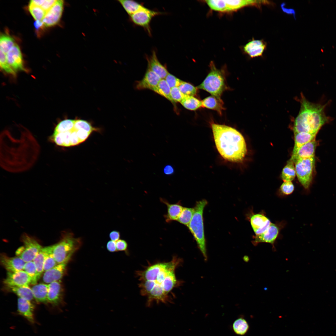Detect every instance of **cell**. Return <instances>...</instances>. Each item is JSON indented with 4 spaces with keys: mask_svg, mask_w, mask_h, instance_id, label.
<instances>
[{
    "mask_svg": "<svg viewBox=\"0 0 336 336\" xmlns=\"http://www.w3.org/2000/svg\"><path fill=\"white\" fill-rule=\"evenodd\" d=\"M165 78V80L170 88L178 87L183 82L170 73L168 74Z\"/></svg>",
    "mask_w": 336,
    "mask_h": 336,
    "instance_id": "cell-46",
    "label": "cell"
},
{
    "mask_svg": "<svg viewBox=\"0 0 336 336\" xmlns=\"http://www.w3.org/2000/svg\"><path fill=\"white\" fill-rule=\"evenodd\" d=\"M301 103L300 110L294 120V134L302 132L317 133L329 120L324 112L326 105L311 103L303 96Z\"/></svg>",
    "mask_w": 336,
    "mask_h": 336,
    "instance_id": "cell-3",
    "label": "cell"
},
{
    "mask_svg": "<svg viewBox=\"0 0 336 336\" xmlns=\"http://www.w3.org/2000/svg\"><path fill=\"white\" fill-rule=\"evenodd\" d=\"M202 102V107L216 111L220 115L224 110V103L221 98L212 95L204 98Z\"/></svg>",
    "mask_w": 336,
    "mask_h": 336,
    "instance_id": "cell-24",
    "label": "cell"
},
{
    "mask_svg": "<svg viewBox=\"0 0 336 336\" xmlns=\"http://www.w3.org/2000/svg\"><path fill=\"white\" fill-rule=\"evenodd\" d=\"M163 172L165 174L170 175L173 174L174 172V169L173 167L170 165L165 166L163 169Z\"/></svg>",
    "mask_w": 336,
    "mask_h": 336,
    "instance_id": "cell-55",
    "label": "cell"
},
{
    "mask_svg": "<svg viewBox=\"0 0 336 336\" xmlns=\"http://www.w3.org/2000/svg\"><path fill=\"white\" fill-rule=\"evenodd\" d=\"M161 80L157 74L147 67L144 77L141 81L138 82L136 87L138 90L148 89L153 91Z\"/></svg>",
    "mask_w": 336,
    "mask_h": 336,
    "instance_id": "cell-15",
    "label": "cell"
},
{
    "mask_svg": "<svg viewBox=\"0 0 336 336\" xmlns=\"http://www.w3.org/2000/svg\"><path fill=\"white\" fill-rule=\"evenodd\" d=\"M279 232V229L278 226L271 223L269 227L264 232L260 235H256L253 243L256 245L260 243L265 242L273 245Z\"/></svg>",
    "mask_w": 336,
    "mask_h": 336,
    "instance_id": "cell-16",
    "label": "cell"
},
{
    "mask_svg": "<svg viewBox=\"0 0 336 336\" xmlns=\"http://www.w3.org/2000/svg\"><path fill=\"white\" fill-rule=\"evenodd\" d=\"M48 250V246L42 247L35 256L33 261L37 270L39 277L44 272V264Z\"/></svg>",
    "mask_w": 336,
    "mask_h": 336,
    "instance_id": "cell-31",
    "label": "cell"
},
{
    "mask_svg": "<svg viewBox=\"0 0 336 336\" xmlns=\"http://www.w3.org/2000/svg\"><path fill=\"white\" fill-rule=\"evenodd\" d=\"M48 284L40 283L31 288L34 299L37 302L44 303L48 302Z\"/></svg>",
    "mask_w": 336,
    "mask_h": 336,
    "instance_id": "cell-25",
    "label": "cell"
},
{
    "mask_svg": "<svg viewBox=\"0 0 336 336\" xmlns=\"http://www.w3.org/2000/svg\"><path fill=\"white\" fill-rule=\"evenodd\" d=\"M209 66V72L202 83L196 87L221 98L222 93L227 89L224 73L217 68L212 62L210 63Z\"/></svg>",
    "mask_w": 336,
    "mask_h": 336,
    "instance_id": "cell-6",
    "label": "cell"
},
{
    "mask_svg": "<svg viewBox=\"0 0 336 336\" xmlns=\"http://www.w3.org/2000/svg\"><path fill=\"white\" fill-rule=\"evenodd\" d=\"M73 129L75 130H82L90 133L97 130L89 122L80 119L75 120Z\"/></svg>",
    "mask_w": 336,
    "mask_h": 336,
    "instance_id": "cell-41",
    "label": "cell"
},
{
    "mask_svg": "<svg viewBox=\"0 0 336 336\" xmlns=\"http://www.w3.org/2000/svg\"><path fill=\"white\" fill-rule=\"evenodd\" d=\"M67 263L58 264L51 269L44 272L42 280L44 283L49 284L60 281L65 273Z\"/></svg>",
    "mask_w": 336,
    "mask_h": 336,
    "instance_id": "cell-18",
    "label": "cell"
},
{
    "mask_svg": "<svg viewBox=\"0 0 336 336\" xmlns=\"http://www.w3.org/2000/svg\"><path fill=\"white\" fill-rule=\"evenodd\" d=\"M232 328L236 334L244 335L248 331L249 325L245 320L240 318L235 321L232 325Z\"/></svg>",
    "mask_w": 336,
    "mask_h": 336,
    "instance_id": "cell-35",
    "label": "cell"
},
{
    "mask_svg": "<svg viewBox=\"0 0 336 336\" xmlns=\"http://www.w3.org/2000/svg\"><path fill=\"white\" fill-rule=\"evenodd\" d=\"M170 94L172 99L175 102L180 103L186 96L180 91L178 87L171 88Z\"/></svg>",
    "mask_w": 336,
    "mask_h": 336,
    "instance_id": "cell-45",
    "label": "cell"
},
{
    "mask_svg": "<svg viewBox=\"0 0 336 336\" xmlns=\"http://www.w3.org/2000/svg\"><path fill=\"white\" fill-rule=\"evenodd\" d=\"M317 133L302 132L294 134V145L292 154L305 144L315 139Z\"/></svg>",
    "mask_w": 336,
    "mask_h": 336,
    "instance_id": "cell-27",
    "label": "cell"
},
{
    "mask_svg": "<svg viewBox=\"0 0 336 336\" xmlns=\"http://www.w3.org/2000/svg\"><path fill=\"white\" fill-rule=\"evenodd\" d=\"M5 289L7 291L12 292L19 297L31 301L34 299L31 288L29 286H13L5 285Z\"/></svg>",
    "mask_w": 336,
    "mask_h": 336,
    "instance_id": "cell-26",
    "label": "cell"
},
{
    "mask_svg": "<svg viewBox=\"0 0 336 336\" xmlns=\"http://www.w3.org/2000/svg\"><path fill=\"white\" fill-rule=\"evenodd\" d=\"M75 120L66 119L63 120L57 125L54 133L64 132L73 130Z\"/></svg>",
    "mask_w": 336,
    "mask_h": 336,
    "instance_id": "cell-38",
    "label": "cell"
},
{
    "mask_svg": "<svg viewBox=\"0 0 336 336\" xmlns=\"http://www.w3.org/2000/svg\"><path fill=\"white\" fill-rule=\"evenodd\" d=\"M294 163L290 159L287 164L283 168L281 178L284 181H292L296 175V171Z\"/></svg>",
    "mask_w": 336,
    "mask_h": 336,
    "instance_id": "cell-33",
    "label": "cell"
},
{
    "mask_svg": "<svg viewBox=\"0 0 336 336\" xmlns=\"http://www.w3.org/2000/svg\"><path fill=\"white\" fill-rule=\"evenodd\" d=\"M58 264L53 254L52 245L48 246V250L44 264V272L51 269Z\"/></svg>",
    "mask_w": 336,
    "mask_h": 336,
    "instance_id": "cell-40",
    "label": "cell"
},
{
    "mask_svg": "<svg viewBox=\"0 0 336 336\" xmlns=\"http://www.w3.org/2000/svg\"><path fill=\"white\" fill-rule=\"evenodd\" d=\"M178 87L180 91L185 95L194 96L197 93V87L187 82L183 81Z\"/></svg>",
    "mask_w": 336,
    "mask_h": 336,
    "instance_id": "cell-42",
    "label": "cell"
},
{
    "mask_svg": "<svg viewBox=\"0 0 336 336\" xmlns=\"http://www.w3.org/2000/svg\"><path fill=\"white\" fill-rule=\"evenodd\" d=\"M48 302L58 305L61 302L62 297V288L60 280L48 284Z\"/></svg>",
    "mask_w": 336,
    "mask_h": 336,
    "instance_id": "cell-21",
    "label": "cell"
},
{
    "mask_svg": "<svg viewBox=\"0 0 336 336\" xmlns=\"http://www.w3.org/2000/svg\"><path fill=\"white\" fill-rule=\"evenodd\" d=\"M207 202L203 199L197 202L194 208V212L188 227L193 235L205 261H207L205 240L204 234L203 213Z\"/></svg>",
    "mask_w": 336,
    "mask_h": 336,
    "instance_id": "cell-5",
    "label": "cell"
},
{
    "mask_svg": "<svg viewBox=\"0 0 336 336\" xmlns=\"http://www.w3.org/2000/svg\"><path fill=\"white\" fill-rule=\"evenodd\" d=\"M116 246L117 251H125L127 249L128 244L125 240L119 239L116 242Z\"/></svg>",
    "mask_w": 336,
    "mask_h": 336,
    "instance_id": "cell-48",
    "label": "cell"
},
{
    "mask_svg": "<svg viewBox=\"0 0 336 336\" xmlns=\"http://www.w3.org/2000/svg\"><path fill=\"white\" fill-rule=\"evenodd\" d=\"M215 144L221 156L229 161H241L247 151L242 134L231 127L214 123L211 124Z\"/></svg>",
    "mask_w": 336,
    "mask_h": 336,
    "instance_id": "cell-2",
    "label": "cell"
},
{
    "mask_svg": "<svg viewBox=\"0 0 336 336\" xmlns=\"http://www.w3.org/2000/svg\"><path fill=\"white\" fill-rule=\"evenodd\" d=\"M0 261L2 265L8 272L23 270L26 263L19 257H10L5 254H1Z\"/></svg>",
    "mask_w": 336,
    "mask_h": 336,
    "instance_id": "cell-14",
    "label": "cell"
},
{
    "mask_svg": "<svg viewBox=\"0 0 336 336\" xmlns=\"http://www.w3.org/2000/svg\"><path fill=\"white\" fill-rule=\"evenodd\" d=\"M161 200L167 206V213L165 217L166 221H177L183 207L179 204H170L164 200Z\"/></svg>",
    "mask_w": 336,
    "mask_h": 336,
    "instance_id": "cell-28",
    "label": "cell"
},
{
    "mask_svg": "<svg viewBox=\"0 0 336 336\" xmlns=\"http://www.w3.org/2000/svg\"><path fill=\"white\" fill-rule=\"evenodd\" d=\"M147 67L161 79L165 78L169 73L166 67L159 61L155 50L152 51V54L149 58H147Z\"/></svg>",
    "mask_w": 336,
    "mask_h": 336,
    "instance_id": "cell-23",
    "label": "cell"
},
{
    "mask_svg": "<svg viewBox=\"0 0 336 336\" xmlns=\"http://www.w3.org/2000/svg\"><path fill=\"white\" fill-rule=\"evenodd\" d=\"M109 236L111 240L117 241L119 240L120 237V233L118 231H113L110 232Z\"/></svg>",
    "mask_w": 336,
    "mask_h": 336,
    "instance_id": "cell-53",
    "label": "cell"
},
{
    "mask_svg": "<svg viewBox=\"0 0 336 336\" xmlns=\"http://www.w3.org/2000/svg\"><path fill=\"white\" fill-rule=\"evenodd\" d=\"M71 131L53 133L50 138L53 142L58 146L64 147H70L71 146L70 142Z\"/></svg>",
    "mask_w": 336,
    "mask_h": 336,
    "instance_id": "cell-29",
    "label": "cell"
},
{
    "mask_svg": "<svg viewBox=\"0 0 336 336\" xmlns=\"http://www.w3.org/2000/svg\"><path fill=\"white\" fill-rule=\"evenodd\" d=\"M80 142H84L89 136L91 133L82 130H75Z\"/></svg>",
    "mask_w": 336,
    "mask_h": 336,
    "instance_id": "cell-49",
    "label": "cell"
},
{
    "mask_svg": "<svg viewBox=\"0 0 336 336\" xmlns=\"http://www.w3.org/2000/svg\"><path fill=\"white\" fill-rule=\"evenodd\" d=\"M56 1V0H45L40 7L47 12L53 6Z\"/></svg>",
    "mask_w": 336,
    "mask_h": 336,
    "instance_id": "cell-51",
    "label": "cell"
},
{
    "mask_svg": "<svg viewBox=\"0 0 336 336\" xmlns=\"http://www.w3.org/2000/svg\"><path fill=\"white\" fill-rule=\"evenodd\" d=\"M194 212V208L183 207L177 221L188 226L192 218Z\"/></svg>",
    "mask_w": 336,
    "mask_h": 336,
    "instance_id": "cell-39",
    "label": "cell"
},
{
    "mask_svg": "<svg viewBox=\"0 0 336 336\" xmlns=\"http://www.w3.org/2000/svg\"><path fill=\"white\" fill-rule=\"evenodd\" d=\"M64 1L57 0L47 11L42 20L45 27L54 26L58 24L61 17L63 9Z\"/></svg>",
    "mask_w": 336,
    "mask_h": 336,
    "instance_id": "cell-11",
    "label": "cell"
},
{
    "mask_svg": "<svg viewBox=\"0 0 336 336\" xmlns=\"http://www.w3.org/2000/svg\"><path fill=\"white\" fill-rule=\"evenodd\" d=\"M205 1L212 10L222 12L234 11L248 6L259 7L262 5L270 3L269 1L263 0H209Z\"/></svg>",
    "mask_w": 336,
    "mask_h": 336,
    "instance_id": "cell-7",
    "label": "cell"
},
{
    "mask_svg": "<svg viewBox=\"0 0 336 336\" xmlns=\"http://www.w3.org/2000/svg\"><path fill=\"white\" fill-rule=\"evenodd\" d=\"M106 247L107 250L110 252H114L117 251L116 241L110 240L107 244Z\"/></svg>",
    "mask_w": 336,
    "mask_h": 336,
    "instance_id": "cell-52",
    "label": "cell"
},
{
    "mask_svg": "<svg viewBox=\"0 0 336 336\" xmlns=\"http://www.w3.org/2000/svg\"><path fill=\"white\" fill-rule=\"evenodd\" d=\"M15 44V40L12 37L5 34L1 35L0 50L5 54H6Z\"/></svg>",
    "mask_w": 336,
    "mask_h": 336,
    "instance_id": "cell-36",
    "label": "cell"
},
{
    "mask_svg": "<svg viewBox=\"0 0 336 336\" xmlns=\"http://www.w3.org/2000/svg\"><path fill=\"white\" fill-rule=\"evenodd\" d=\"M182 262L181 259L174 256L169 262L153 264L136 272L140 293L147 298V307L154 302L172 303L169 294L179 284L175 272Z\"/></svg>",
    "mask_w": 336,
    "mask_h": 336,
    "instance_id": "cell-1",
    "label": "cell"
},
{
    "mask_svg": "<svg viewBox=\"0 0 336 336\" xmlns=\"http://www.w3.org/2000/svg\"><path fill=\"white\" fill-rule=\"evenodd\" d=\"M34 26L37 32L42 30L45 27L42 21L36 20L34 23Z\"/></svg>",
    "mask_w": 336,
    "mask_h": 336,
    "instance_id": "cell-54",
    "label": "cell"
},
{
    "mask_svg": "<svg viewBox=\"0 0 336 336\" xmlns=\"http://www.w3.org/2000/svg\"><path fill=\"white\" fill-rule=\"evenodd\" d=\"M45 0H32L30 1L29 5L41 7Z\"/></svg>",
    "mask_w": 336,
    "mask_h": 336,
    "instance_id": "cell-56",
    "label": "cell"
},
{
    "mask_svg": "<svg viewBox=\"0 0 336 336\" xmlns=\"http://www.w3.org/2000/svg\"><path fill=\"white\" fill-rule=\"evenodd\" d=\"M294 188V186L291 181H284L280 188L282 193L287 195L292 194Z\"/></svg>",
    "mask_w": 336,
    "mask_h": 336,
    "instance_id": "cell-47",
    "label": "cell"
},
{
    "mask_svg": "<svg viewBox=\"0 0 336 336\" xmlns=\"http://www.w3.org/2000/svg\"><path fill=\"white\" fill-rule=\"evenodd\" d=\"M316 145L315 139L299 148L295 153L292 154L290 160L294 164L299 159L314 157Z\"/></svg>",
    "mask_w": 336,
    "mask_h": 336,
    "instance_id": "cell-17",
    "label": "cell"
},
{
    "mask_svg": "<svg viewBox=\"0 0 336 336\" xmlns=\"http://www.w3.org/2000/svg\"><path fill=\"white\" fill-rule=\"evenodd\" d=\"M186 109L195 110L202 107V102L194 96H186L180 102Z\"/></svg>",
    "mask_w": 336,
    "mask_h": 336,
    "instance_id": "cell-34",
    "label": "cell"
},
{
    "mask_svg": "<svg viewBox=\"0 0 336 336\" xmlns=\"http://www.w3.org/2000/svg\"><path fill=\"white\" fill-rule=\"evenodd\" d=\"M314 157L299 159L296 161V174L300 182L306 189L311 184L315 166Z\"/></svg>",
    "mask_w": 336,
    "mask_h": 336,
    "instance_id": "cell-8",
    "label": "cell"
},
{
    "mask_svg": "<svg viewBox=\"0 0 336 336\" xmlns=\"http://www.w3.org/2000/svg\"><path fill=\"white\" fill-rule=\"evenodd\" d=\"M82 244L81 238L75 237L72 232H64L61 240L52 245L53 254L57 263H68Z\"/></svg>",
    "mask_w": 336,
    "mask_h": 336,
    "instance_id": "cell-4",
    "label": "cell"
},
{
    "mask_svg": "<svg viewBox=\"0 0 336 336\" xmlns=\"http://www.w3.org/2000/svg\"><path fill=\"white\" fill-rule=\"evenodd\" d=\"M22 240L23 245L17 250L16 256L25 262L33 261L43 247L35 239L26 234L23 235Z\"/></svg>",
    "mask_w": 336,
    "mask_h": 336,
    "instance_id": "cell-9",
    "label": "cell"
},
{
    "mask_svg": "<svg viewBox=\"0 0 336 336\" xmlns=\"http://www.w3.org/2000/svg\"><path fill=\"white\" fill-rule=\"evenodd\" d=\"M70 142L71 146H75L81 143L76 131L74 129L71 131Z\"/></svg>",
    "mask_w": 336,
    "mask_h": 336,
    "instance_id": "cell-50",
    "label": "cell"
},
{
    "mask_svg": "<svg viewBox=\"0 0 336 336\" xmlns=\"http://www.w3.org/2000/svg\"><path fill=\"white\" fill-rule=\"evenodd\" d=\"M0 65L1 68L5 72L14 76L16 75V72L7 62L6 54L1 50L0 51Z\"/></svg>",
    "mask_w": 336,
    "mask_h": 336,
    "instance_id": "cell-44",
    "label": "cell"
},
{
    "mask_svg": "<svg viewBox=\"0 0 336 336\" xmlns=\"http://www.w3.org/2000/svg\"><path fill=\"white\" fill-rule=\"evenodd\" d=\"M250 222L256 235H260L264 232L271 223L268 218L264 215L259 214L253 215L250 219Z\"/></svg>",
    "mask_w": 336,
    "mask_h": 336,
    "instance_id": "cell-20",
    "label": "cell"
},
{
    "mask_svg": "<svg viewBox=\"0 0 336 336\" xmlns=\"http://www.w3.org/2000/svg\"><path fill=\"white\" fill-rule=\"evenodd\" d=\"M162 13L146 7L130 16V20L134 24L144 28L151 35L150 23L152 18Z\"/></svg>",
    "mask_w": 336,
    "mask_h": 336,
    "instance_id": "cell-10",
    "label": "cell"
},
{
    "mask_svg": "<svg viewBox=\"0 0 336 336\" xmlns=\"http://www.w3.org/2000/svg\"><path fill=\"white\" fill-rule=\"evenodd\" d=\"M6 55L8 63L15 71H25L21 53L19 47L17 44H16Z\"/></svg>",
    "mask_w": 336,
    "mask_h": 336,
    "instance_id": "cell-13",
    "label": "cell"
},
{
    "mask_svg": "<svg viewBox=\"0 0 336 336\" xmlns=\"http://www.w3.org/2000/svg\"><path fill=\"white\" fill-rule=\"evenodd\" d=\"M266 48V44L263 40H253L244 46V51L250 57L261 56Z\"/></svg>",
    "mask_w": 336,
    "mask_h": 336,
    "instance_id": "cell-22",
    "label": "cell"
},
{
    "mask_svg": "<svg viewBox=\"0 0 336 336\" xmlns=\"http://www.w3.org/2000/svg\"><path fill=\"white\" fill-rule=\"evenodd\" d=\"M3 283L5 285L13 286H29L31 284V279L24 270L15 272H7Z\"/></svg>",
    "mask_w": 336,
    "mask_h": 336,
    "instance_id": "cell-12",
    "label": "cell"
},
{
    "mask_svg": "<svg viewBox=\"0 0 336 336\" xmlns=\"http://www.w3.org/2000/svg\"><path fill=\"white\" fill-rule=\"evenodd\" d=\"M23 270L25 271L31 278V284L34 285L36 284L40 278L36 268L33 261H32L26 262Z\"/></svg>",
    "mask_w": 336,
    "mask_h": 336,
    "instance_id": "cell-37",
    "label": "cell"
},
{
    "mask_svg": "<svg viewBox=\"0 0 336 336\" xmlns=\"http://www.w3.org/2000/svg\"><path fill=\"white\" fill-rule=\"evenodd\" d=\"M29 10L33 17L36 20L42 21L46 13L40 7L29 4Z\"/></svg>",
    "mask_w": 336,
    "mask_h": 336,
    "instance_id": "cell-43",
    "label": "cell"
},
{
    "mask_svg": "<svg viewBox=\"0 0 336 336\" xmlns=\"http://www.w3.org/2000/svg\"><path fill=\"white\" fill-rule=\"evenodd\" d=\"M153 91L166 98L172 103H175L171 96V88L165 79H161L157 86Z\"/></svg>",
    "mask_w": 336,
    "mask_h": 336,
    "instance_id": "cell-32",
    "label": "cell"
},
{
    "mask_svg": "<svg viewBox=\"0 0 336 336\" xmlns=\"http://www.w3.org/2000/svg\"><path fill=\"white\" fill-rule=\"evenodd\" d=\"M35 306L31 301L19 297L17 301L18 314L26 319L30 323L34 324Z\"/></svg>",
    "mask_w": 336,
    "mask_h": 336,
    "instance_id": "cell-19",
    "label": "cell"
},
{
    "mask_svg": "<svg viewBox=\"0 0 336 336\" xmlns=\"http://www.w3.org/2000/svg\"><path fill=\"white\" fill-rule=\"evenodd\" d=\"M118 1L129 16L145 7L142 4L133 0H119Z\"/></svg>",
    "mask_w": 336,
    "mask_h": 336,
    "instance_id": "cell-30",
    "label": "cell"
}]
</instances>
